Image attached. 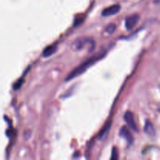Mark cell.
Returning a JSON list of instances; mask_svg holds the SVG:
<instances>
[{"instance_id":"cell-1","label":"cell","mask_w":160,"mask_h":160,"mask_svg":"<svg viewBox=\"0 0 160 160\" xmlns=\"http://www.w3.org/2000/svg\"><path fill=\"white\" fill-rule=\"evenodd\" d=\"M104 56H105V53H98V54L95 55V56H91V58L88 59L85 62L81 63V64L79 65L78 67L75 68L72 72H70V74L66 77V81H71V80H73L74 78H77V77L80 76V75H81L82 74H84V73L85 72V71L87 70V69L91 66V65H93L97 61L100 60L102 58L104 57Z\"/></svg>"},{"instance_id":"cell-2","label":"cell","mask_w":160,"mask_h":160,"mask_svg":"<svg viewBox=\"0 0 160 160\" xmlns=\"http://www.w3.org/2000/svg\"><path fill=\"white\" fill-rule=\"evenodd\" d=\"M139 20H140V16L138 14H132L129 16L125 20V27L127 30L130 31L137 24Z\"/></svg>"},{"instance_id":"cell-3","label":"cell","mask_w":160,"mask_h":160,"mask_svg":"<svg viewBox=\"0 0 160 160\" xmlns=\"http://www.w3.org/2000/svg\"><path fill=\"white\" fill-rule=\"evenodd\" d=\"M94 42L91 39L88 38H79L77 40H75L74 42L73 43V48L75 50H81L84 48L86 44H91Z\"/></svg>"},{"instance_id":"cell-4","label":"cell","mask_w":160,"mask_h":160,"mask_svg":"<svg viewBox=\"0 0 160 160\" xmlns=\"http://www.w3.org/2000/svg\"><path fill=\"white\" fill-rule=\"evenodd\" d=\"M124 120L126 121V123H127V125L130 127V129L134 130V131H137V125H136L134 115H133L132 112H130V111L126 112L124 116Z\"/></svg>"},{"instance_id":"cell-5","label":"cell","mask_w":160,"mask_h":160,"mask_svg":"<svg viewBox=\"0 0 160 160\" xmlns=\"http://www.w3.org/2000/svg\"><path fill=\"white\" fill-rule=\"evenodd\" d=\"M120 10V6L116 4V5L110 6L107 7V8L104 9L102 13V15L103 17H110V16H113L117 14Z\"/></svg>"},{"instance_id":"cell-6","label":"cell","mask_w":160,"mask_h":160,"mask_svg":"<svg viewBox=\"0 0 160 160\" xmlns=\"http://www.w3.org/2000/svg\"><path fill=\"white\" fill-rule=\"evenodd\" d=\"M120 136L124 137L127 141L128 145H132L134 141V137L127 127H122L120 131Z\"/></svg>"},{"instance_id":"cell-7","label":"cell","mask_w":160,"mask_h":160,"mask_svg":"<svg viewBox=\"0 0 160 160\" xmlns=\"http://www.w3.org/2000/svg\"><path fill=\"white\" fill-rule=\"evenodd\" d=\"M57 50V45H48V47L45 48V50L42 52V56L44 57H49V56H53L56 51Z\"/></svg>"},{"instance_id":"cell-8","label":"cell","mask_w":160,"mask_h":160,"mask_svg":"<svg viewBox=\"0 0 160 160\" xmlns=\"http://www.w3.org/2000/svg\"><path fill=\"white\" fill-rule=\"evenodd\" d=\"M145 132L147 134H149V136H154L155 135V129H154L153 125L151 124V122L146 120V123L145 124Z\"/></svg>"},{"instance_id":"cell-9","label":"cell","mask_w":160,"mask_h":160,"mask_svg":"<svg viewBox=\"0 0 160 160\" xmlns=\"http://www.w3.org/2000/svg\"><path fill=\"white\" fill-rule=\"evenodd\" d=\"M116 30V24L114 23H110L106 27V32L108 34H112Z\"/></svg>"},{"instance_id":"cell-10","label":"cell","mask_w":160,"mask_h":160,"mask_svg":"<svg viewBox=\"0 0 160 160\" xmlns=\"http://www.w3.org/2000/svg\"><path fill=\"white\" fill-rule=\"evenodd\" d=\"M23 80H22V78H21V79H19L18 81H17V82H16V84H14V87H13L14 90L19 89V88H20V87H21V85H22V84H23Z\"/></svg>"},{"instance_id":"cell-11","label":"cell","mask_w":160,"mask_h":160,"mask_svg":"<svg viewBox=\"0 0 160 160\" xmlns=\"http://www.w3.org/2000/svg\"><path fill=\"white\" fill-rule=\"evenodd\" d=\"M112 159H116V158H117V155H116V149L114 148L112 149V157H111Z\"/></svg>"}]
</instances>
